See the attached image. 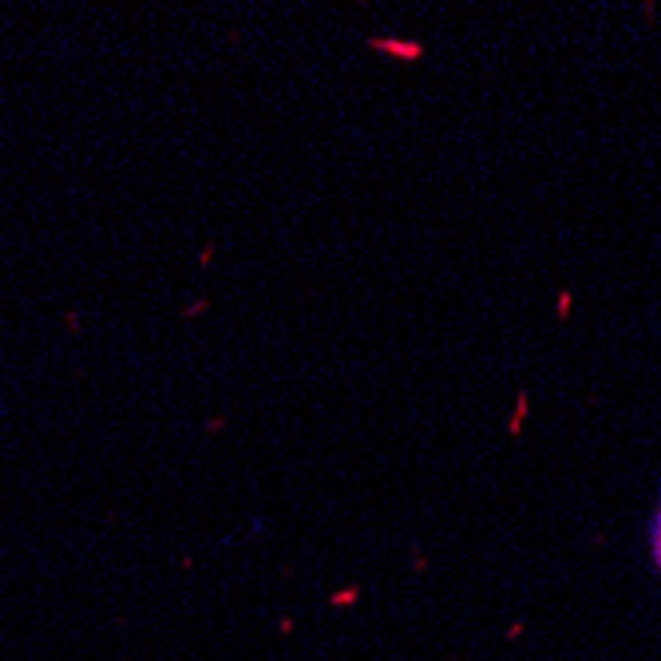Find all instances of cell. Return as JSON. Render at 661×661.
<instances>
[{
	"mask_svg": "<svg viewBox=\"0 0 661 661\" xmlns=\"http://www.w3.org/2000/svg\"><path fill=\"white\" fill-rule=\"evenodd\" d=\"M653 551H658V567H661V511H658V523H653Z\"/></svg>",
	"mask_w": 661,
	"mask_h": 661,
	"instance_id": "obj_1",
	"label": "cell"
}]
</instances>
